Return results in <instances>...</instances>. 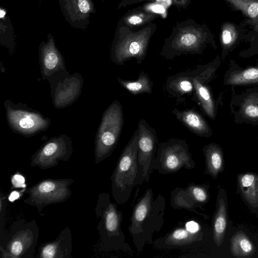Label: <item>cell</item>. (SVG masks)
Masks as SVG:
<instances>
[{"label":"cell","instance_id":"e575fe53","mask_svg":"<svg viewBox=\"0 0 258 258\" xmlns=\"http://www.w3.org/2000/svg\"><path fill=\"white\" fill-rule=\"evenodd\" d=\"M20 197V194L19 192L14 191L11 193L9 197V200L11 201H13L17 199H18Z\"/></svg>","mask_w":258,"mask_h":258},{"label":"cell","instance_id":"9c48e42d","mask_svg":"<svg viewBox=\"0 0 258 258\" xmlns=\"http://www.w3.org/2000/svg\"><path fill=\"white\" fill-rule=\"evenodd\" d=\"M196 162L185 140L170 138L158 144L153 163V170L161 174L177 172L182 168L193 169Z\"/></svg>","mask_w":258,"mask_h":258},{"label":"cell","instance_id":"277c9868","mask_svg":"<svg viewBox=\"0 0 258 258\" xmlns=\"http://www.w3.org/2000/svg\"><path fill=\"white\" fill-rule=\"evenodd\" d=\"M138 130L137 128L121 153L111 176L112 195L117 204L129 200L137 186Z\"/></svg>","mask_w":258,"mask_h":258},{"label":"cell","instance_id":"d4e9b609","mask_svg":"<svg viewBox=\"0 0 258 258\" xmlns=\"http://www.w3.org/2000/svg\"><path fill=\"white\" fill-rule=\"evenodd\" d=\"M165 89L166 92L173 97L194 95L191 71L181 72L169 77L166 81Z\"/></svg>","mask_w":258,"mask_h":258},{"label":"cell","instance_id":"4316f807","mask_svg":"<svg viewBox=\"0 0 258 258\" xmlns=\"http://www.w3.org/2000/svg\"><path fill=\"white\" fill-rule=\"evenodd\" d=\"M233 10L240 13L246 18V25L258 33V1L224 0Z\"/></svg>","mask_w":258,"mask_h":258},{"label":"cell","instance_id":"5bb4252c","mask_svg":"<svg viewBox=\"0 0 258 258\" xmlns=\"http://www.w3.org/2000/svg\"><path fill=\"white\" fill-rule=\"evenodd\" d=\"M73 152V141L68 135L54 136L46 141L31 156L30 165L41 169H48L57 166L59 161H68Z\"/></svg>","mask_w":258,"mask_h":258},{"label":"cell","instance_id":"5b68a950","mask_svg":"<svg viewBox=\"0 0 258 258\" xmlns=\"http://www.w3.org/2000/svg\"><path fill=\"white\" fill-rule=\"evenodd\" d=\"M39 237V228L33 219H19L0 237L1 258H33Z\"/></svg>","mask_w":258,"mask_h":258},{"label":"cell","instance_id":"603a6c76","mask_svg":"<svg viewBox=\"0 0 258 258\" xmlns=\"http://www.w3.org/2000/svg\"><path fill=\"white\" fill-rule=\"evenodd\" d=\"M202 151L206 165L204 174L209 175L215 179L225 169L223 149L219 144L211 143L206 145Z\"/></svg>","mask_w":258,"mask_h":258},{"label":"cell","instance_id":"7a4b0ae2","mask_svg":"<svg viewBox=\"0 0 258 258\" xmlns=\"http://www.w3.org/2000/svg\"><path fill=\"white\" fill-rule=\"evenodd\" d=\"M208 45L217 48L214 36L209 29L189 20L177 24L173 29L165 40L160 55L172 60L182 54H202Z\"/></svg>","mask_w":258,"mask_h":258},{"label":"cell","instance_id":"1f68e13d","mask_svg":"<svg viewBox=\"0 0 258 258\" xmlns=\"http://www.w3.org/2000/svg\"><path fill=\"white\" fill-rule=\"evenodd\" d=\"M145 1H154L160 3L168 1L171 4H173L174 6L179 8H183L184 7H186L190 4L191 1L190 0H124V4L125 6L126 5H133L134 4H136Z\"/></svg>","mask_w":258,"mask_h":258},{"label":"cell","instance_id":"7402d4cb","mask_svg":"<svg viewBox=\"0 0 258 258\" xmlns=\"http://www.w3.org/2000/svg\"><path fill=\"white\" fill-rule=\"evenodd\" d=\"M171 113L190 132L204 138L212 136L213 132L207 121L197 110L186 109L179 110L175 108Z\"/></svg>","mask_w":258,"mask_h":258},{"label":"cell","instance_id":"f546056e","mask_svg":"<svg viewBox=\"0 0 258 258\" xmlns=\"http://www.w3.org/2000/svg\"><path fill=\"white\" fill-rule=\"evenodd\" d=\"M119 84L134 95L152 92L153 83L147 74L141 71L136 81H128L117 77Z\"/></svg>","mask_w":258,"mask_h":258},{"label":"cell","instance_id":"d6a6232c","mask_svg":"<svg viewBox=\"0 0 258 258\" xmlns=\"http://www.w3.org/2000/svg\"><path fill=\"white\" fill-rule=\"evenodd\" d=\"M12 183L15 187H25V178L21 174H16L12 176Z\"/></svg>","mask_w":258,"mask_h":258},{"label":"cell","instance_id":"e0dca14e","mask_svg":"<svg viewBox=\"0 0 258 258\" xmlns=\"http://www.w3.org/2000/svg\"><path fill=\"white\" fill-rule=\"evenodd\" d=\"M229 109L236 124L258 125V86L237 94L232 87Z\"/></svg>","mask_w":258,"mask_h":258},{"label":"cell","instance_id":"836d02e7","mask_svg":"<svg viewBox=\"0 0 258 258\" xmlns=\"http://www.w3.org/2000/svg\"><path fill=\"white\" fill-rule=\"evenodd\" d=\"M78 7L83 13H86L90 10V5L87 0H79Z\"/></svg>","mask_w":258,"mask_h":258},{"label":"cell","instance_id":"d590c367","mask_svg":"<svg viewBox=\"0 0 258 258\" xmlns=\"http://www.w3.org/2000/svg\"><path fill=\"white\" fill-rule=\"evenodd\" d=\"M5 11H4L3 10H1V13H0V16H1V18L4 17V16H5Z\"/></svg>","mask_w":258,"mask_h":258},{"label":"cell","instance_id":"6da1fadb","mask_svg":"<svg viewBox=\"0 0 258 258\" xmlns=\"http://www.w3.org/2000/svg\"><path fill=\"white\" fill-rule=\"evenodd\" d=\"M166 201L162 195L154 198L152 189H146L134 205L128 231L138 253L145 244H152L153 236L159 232L164 223Z\"/></svg>","mask_w":258,"mask_h":258},{"label":"cell","instance_id":"4dcf8cb0","mask_svg":"<svg viewBox=\"0 0 258 258\" xmlns=\"http://www.w3.org/2000/svg\"><path fill=\"white\" fill-rule=\"evenodd\" d=\"M8 198L7 194L0 191V237L4 235L6 231L5 230V222Z\"/></svg>","mask_w":258,"mask_h":258},{"label":"cell","instance_id":"8fae6325","mask_svg":"<svg viewBox=\"0 0 258 258\" xmlns=\"http://www.w3.org/2000/svg\"><path fill=\"white\" fill-rule=\"evenodd\" d=\"M73 182L71 178L42 179L25 189L24 194L28 197L24 203L36 208L38 213L43 216L42 211L45 207L66 202L70 198V186Z\"/></svg>","mask_w":258,"mask_h":258},{"label":"cell","instance_id":"7c38bea8","mask_svg":"<svg viewBox=\"0 0 258 258\" xmlns=\"http://www.w3.org/2000/svg\"><path fill=\"white\" fill-rule=\"evenodd\" d=\"M222 62L218 54L211 62L199 65L191 71L194 87V99L198 101L205 114L215 120L217 115L219 102L212 94L209 83L213 80Z\"/></svg>","mask_w":258,"mask_h":258},{"label":"cell","instance_id":"f1b7e54d","mask_svg":"<svg viewBox=\"0 0 258 258\" xmlns=\"http://www.w3.org/2000/svg\"><path fill=\"white\" fill-rule=\"evenodd\" d=\"M255 250V246L252 241L243 231H237L232 236L230 239V251L234 257H250L253 255Z\"/></svg>","mask_w":258,"mask_h":258},{"label":"cell","instance_id":"8992f818","mask_svg":"<svg viewBox=\"0 0 258 258\" xmlns=\"http://www.w3.org/2000/svg\"><path fill=\"white\" fill-rule=\"evenodd\" d=\"M123 126V108L118 100H114L104 111L96 134L94 151L96 164L112 154L119 141Z\"/></svg>","mask_w":258,"mask_h":258},{"label":"cell","instance_id":"83f0119b","mask_svg":"<svg viewBox=\"0 0 258 258\" xmlns=\"http://www.w3.org/2000/svg\"><path fill=\"white\" fill-rule=\"evenodd\" d=\"M144 7H138L128 11L124 16V27L131 30H138L150 24L158 16L155 13Z\"/></svg>","mask_w":258,"mask_h":258},{"label":"cell","instance_id":"d6986e66","mask_svg":"<svg viewBox=\"0 0 258 258\" xmlns=\"http://www.w3.org/2000/svg\"><path fill=\"white\" fill-rule=\"evenodd\" d=\"M228 205L226 191L225 189L219 186L216 208L212 218V238L218 247L222 245L227 229Z\"/></svg>","mask_w":258,"mask_h":258},{"label":"cell","instance_id":"4fadbf2b","mask_svg":"<svg viewBox=\"0 0 258 258\" xmlns=\"http://www.w3.org/2000/svg\"><path fill=\"white\" fill-rule=\"evenodd\" d=\"M138 164L137 185L145 181L148 182L153 171V163L155 158L158 142L156 130L144 119L138 124Z\"/></svg>","mask_w":258,"mask_h":258},{"label":"cell","instance_id":"30bf717a","mask_svg":"<svg viewBox=\"0 0 258 258\" xmlns=\"http://www.w3.org/2000/svg\"><path fill=\"white\" fill-rule=\"evenodd\" d=\"M125 34L120 36L113 48L111 58L113 62L118 66L135 58L138 64L142 63L145 59L149 42L155 30V24H150L133 32L126 27Z\"/></svg>","mask_w":258,"mask_h":258},{"label":"cell","instance_id":"ba28073f","mask_svg":"<svg viewBox=\"0 0 258 258\" xmlns=\"http://www.w3.org/2000/svg\"><path fill=\"white\" fill-rule=\"evenodd\" d=\"M4 105L8 126L13 132L20 136L32 137L46 131L50 126L49 118L25 103L15 104L8 99Z\"/></svg>","mask_w":258,"mask_h":258},{"label":"cell","instance_id":"44dd1931","mask_svg":"<svg viewBox=\"0 0 258 258\" xmlns=\"http://www.w3.org/2000/svg\"><path fill=\"white\" fill-rule=\"evenodd\" d=\"M226 86L258 85V59L255 66L241 67L235 61L229 60L228 69L223 79Z\"/></svg>","mask_w":258,"mask_h":258},{"label":"cell","instance_id":"ffe728a7","mask_svg":"<svg viewBox=\"0 0 258 258\" xmlns=\"http://www.w3.org/2000/svg\"><path fill=\"white\" fill-rule=\"evenodd\" d=\"M237 192L248 209L258 216V173L246 172L237 174Z\"/></svg>","mask_w":258,"mask_h":258},{"label":"cell","instance_id":"2e32d148","mask_svg":"<svg viewBox=\"0 0 258 258\" xmlns=\"http://www.w3.org/2000/svg\"><path fill=\"white\" fill-rule=\"evenodd\" d=\"M210 185L191 182L185 187H176L171 192V207L176 210L183 209L202 216L205 219L208 216L199 213L197 209L203 210V207L210 201Z\"/></svg>","mask_w":258,"mask_h":258},{"label":"cell","instance_id":"52a82bcc","mask_svg":"<svg viewBox=\"0 0 258 258\" xmlns=\"http://www.w3.org/2000/svg\"><path fill=\"white\" fill-rule=\"evenodd\" d=\"M208 233L204 226L194 220L181 221L175 227L153 242L159 250H198L207 239Z\"/></svg>","mask_w":258,"mask_h":258},{"label":"cell","instance_id":"484cf974","mask_svg":"<svg viewBox=\"0 0 258 258\" xmlns=\"http://www.w3.org/2000/svg\"><path fill=\"white\" fill-rule=\"evenodd\" d=\"M242 28L236 24L225 22L221 25L220 44L222 61H224L228 54L233 51L242 40Z\"/></svg>","mask_w":258,"mask_h":258},{"label":"cell","instance_id":"8d00e7d4","mask_svg":"<svg viewBox=\"0 0 258 258\" xmlns=\"http://www.w3.org/2000/svg\"><path fill=\"white\" fill-rule=\"evenodd\" d=\"M257 1H258V0H257Z\"/></svg>","mask_w":258,"mask_h":258},{"label":"cell","instance_id":"ac0fdd59","mask_svg":"<svg viewBox=\"0 0 258 258\" xmlns=\"http://www.w3.org/2000/svg\"><path fill=\"white\" fill-rule=\"evenodd\" d=\"M73 251L72 234L66 226L54 240L41 244L38 249L40 258H69Z\"/></svg>","mask_w":258,"mask_h":258},{"label":"cell","instance_id":"9a60e30c","mask_svg":"<svg viewBox=\"0 0 258 258\" xmlns=\"http://www.w3.org/2000/svg\"><path fill=\"white\" fill-rule=\"evenodd\" d=\"M50 84V96L53 106L57 109L68 107L81 95L83 79L81 74L63 71L48 80Z\"/></svg>","mask_w":258,"mask_h":258},{"label":"cell","instance_id":"3957f363","mask_svg":"<svg viewBox=\"0 0 258 258\" xmlns=\"http://www.w3.org/2000/svg\"><path fill=\"white\" fill-rule=\"evenodd\" d=\"M95 212L98 220L97 230L102 249L132 253L133 249L121 228L122 213L118 209L117 204L111 201L108 193L99 194Z\"/></svg>","mask_w":258,"mask_h":258},{"label":"cell","instance_id":"cb8c5ba5","mask_svg":"<svg viewBox=\"0 0 258 258\" xmlns=\"http://www.w3.org/2000/svg\"><path fill=\"white\" fill-rule=\"evenodd\" d=\"M39 66L42 78L48 80L67 68L61 55L52 47L44 50L39 59Z\"/></svg>","mask_w":258,"mask_h":258}]
</instances>
